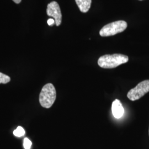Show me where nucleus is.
Segmentation results:
<instances>
[{
    "mask_svg": "<svg viewBox=\"0 0 149 149\" xmlns=\"http://www.w3.org/2000/svg\"><path fill=\"white\" fill-rule=\"evenodd\" d=\"M112 112L113 116L117 119H119L123 116L124 109L122 104L119 100H116L113 102Z\"/></svg>",
    "mask_w": 149,
    "mask_h": 149,
    "instance_id": "423d86ee",
    "label": "nucleus"
},
{
    "mask_svg": "<svg viewBox=\"0 0 149 149\" xmlns=\"http://www.w3.org/2000/svg\"><path fill=\"white\" fill-rule=\"evenodd\" d=\"M149 92V80H144L129 91L127 97L130 100L135 101L141 98Z\"/></svg>",
    "mask_w": 149,
    "mask_h": 149,
    "instance_id": "20e7f679",
    "label": "nucleus"
},
{
    "mask_svg": "<svg viewBox=\"0 0 149 149\" xmlns=\"http://www.w3.org/2000/svg\"><path fill=\"white\" fill-rule=\"evenodd\" d=\"M11 81V78L2 72H0V84H7Z\"/></svg>",
    "mask_w": 149,
    "mask_h": 149,
    "instance_id": "1a4fd4ad",
    "label": "nucleus"
},
{
    "mask_svg": "<svg viewBox=\"0 0 149 149\" xmlns=\"http://www.w3.org/2000/svg\"><path fill=\"white\" fill-rule=\"evenodd\" d=\"M13 134L17 137H22L24 135L25 130L22 127H18L16 130H14Z\"/></svg>",
    "mask_w": 149,
    "mask_h": 149,
    "instance_id": "6e6552de",
    "label": "nucleus"
},
{
    "mask_svg": "<svg viewBox=\"0 0 149 149\" xmlns=\"http://www.w3.org/2000/svg\"><path fill=\"white\" fill-rule=\"evenodd\" d=\"M129 61L128 56L120 54H107L101 56L98 60V65L103 69H113Z\"/></svg>",
    "mask_w": 149,
    "mask_h": 149,
    "instance_id": "f257e3e1",
    "label": "nucleus"
},
{
    "mask_svg": "<svg viewBox=\"0 0 149 149\" xmlns=\"http://www.w3.org/2000/svg\"><path fill=\"white\" fill-rule=\"evenodd\" d=\"M15 3H16L17 4H19V3H21L22 0H12Z\"/></svg>",
    "mask_w": 149,
    "mask_h": 149,
    "instance_id": "f8f14e48",
    "label": "nucleus"
},
{
    "mask_svg": "<svg viewBox=\"0 0 149 149\" xmlns=\"http://www.w3.org/2000/svg\"><path fill=\"white\" fill-rule=\"evenodd\" d=\"M32 142L31 141L27 138H26L24 139L23 141V146L25 149H31L32 146Z\"/></svg>",
    "mask_w": 149,
    "mask_h": 149,
    "instance_id": "9d476101",
    "label": "nucleus"
},
{
    "mask_svg": "<svg viewBox=\"0 0 149 149\" xmlns=\"http://www.w3.org/2000/svg\"><path fill=\"white\" fill-rule=\"evenodd\" d=\"M47 13L48 16L53 17L56 26H59L62 22V14L59 4L56 1H53L47 6Z\"/></svg>",
    "mask_w": 149,
    "mask_h": 149,
    "instance_id": "39448f33",
    "label": "nucleus"
},
{
    "mask_svg": "<svg viewBox=\"0 0 149 149\" xmlns=\"http://www.w3.org/2000/svg\"></svg>",
    "mask_w": 149,
    "mask_h": 149,
    "instance_id": "ddd939ff",
    "label": "nucleus"
},
{
    "mask_svg": "<svg viewBox=\"0 0 149 149\" xmlns=\"http://www.w3.org/2000/svg\"><path fill=\"white\" fill-rule=\"evenodd\" d=\"M47 23H48V25L49 26H53L54 24H55V20L53 18H49L48 19V21H47Z\"/></svg>",
    "mask_w": 149,
    "mask_h": 149,
    "instance_id": "9b49d317",
    "label": "nucleus"
},
{
    "mask_svg": "<svg viewBox=\"0 0 149 149\" xmlns=\"http://www.w3.org/2000/svg\"><path fill=\"white\" fill-rule=\"evenodd\" d=\"M140 1H142V0H140Z\"/></svg>",
    "mask_w": 149,
    "mask_h": 149,
    "instance_id": "4468645a",
    "label": "nucleus"
},
{
    "mask_svg": "<svg viewBox=\"0 0 149 149\" xmlns=\"http://www.w3.org/2000/svg\"><path fill=\"white\" fill-rule=\"evenodd\" d=\"M127 27V23L124 21L113 22L104 26L100 31L102 37H109L124 31Z\"/></svg>",
    "mask_w": 149,
    "mask_h": 149,
    "instance_id": "7ed1b4c3",
    "label": "nucleus"
},
{
    "mask_svg": "<svg viewBox=\"0 0 149 149\" xmlns=\"http://www.w3.org/2000/svg\"><path fill=\"white\" fill-rule=\"evenodd\" d=\"M56 97V92L52 84L44 86L39 95V102L42 106L49 108L53 106Z\"/></svg>",
    "mask_w": 149,
    "mask_h": 149,
    "instance_id": "f03ea898",
    "label": "nucleus"
},
{
    "mask_svg": "<svg viewBox=\"0 0 149 149\" xmlns=\"http://www.w3.org/2000/svg\"><path fill=\"white\" fill-rule=\"evenodd\" d=\"M80 11L86 13L90 10L92 0H75Z\"/></svg>",
    "mask_w": 149,
    "mask_h": 149,
    "instance_id": "0eeeda50",
    "label": "nucleus"
}]
</instances>
